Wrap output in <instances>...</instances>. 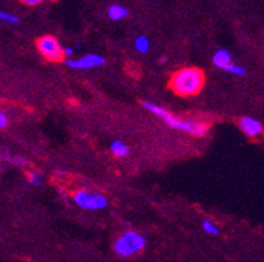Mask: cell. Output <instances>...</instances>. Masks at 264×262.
<instances>
[{
  "label": "cell",
  "mask_w": 264,
  "mask_h": 262,
  "mask_svg": "<svg viewBox=\"0 0 264 262\" xmlns=\"http://www.w3.org/2000/svg\"><path fill=\"white\" fill-rule=\"evenodd\" d=\"M205 84V75L197 67H184L170 79L171 90L183 97L199 95Z\"/></svg>",
  "instance_id": "6da1fadb"
},
{
  "label": "cell",
  "mask_w": 264,
  "mask_h": 262,
  "mask_svg": "<svg viewBox=\"0 0 264 262\" xmlns=\"http://www.w3.org/2000/svg\"><path fill=\"white\" fill-rule=\"evenodd\" d=\"M142 106L147 110V112L153 113L155 117L161 118L165 122L166 125L170 126L171 128H177V130L188 133V134L196 135V137H204L208 131V125L197 119H181L177 118L171 113H168L166 109L162 106L157 105L153 103H142Z\"/></svg>",
  "instance_id": "7a4b0ae2"
},
{
  "label": "cell",
  "mask_w": 264,
  "mask_h": 262,
  "mask_svg": "<svg viewBox=\"0 0 264 262\" xmlns=\"http://www.w3.org/2000/svg\"><path fill=\"white\" fill-rule=\"evenodd\" d=\"M146 237L137 231H125L113 244V250L120 257H132L145 249Z\"/></svg>",
  "instance_id": "3957f363"
},
{
  "label": "cell",
  "mask_w": 264,
  "mask_h": 262,
  "mask_svg": "<svg viewBox=\"0 0 264 262\" xmlns=\"http://www.w3.org/2000/svg\"><path fill=\"white\" fill-rule=\"evenodd\" d=\"M72 201L82 210L99 211L108 206V198L99 192L92 190H78L72 195Z\"/></svg>",
  "instance_id": "277c9868"
},
{
  "label": "cell",
  "mask_w": 264,
  "mask_h": 262,
  "mask_svg": "<svg viewBox=\"0 0 264 262\" xmlns=\"http://www.w3.org/2000/svg\"><path fill=\"white\" fill-rule=\"evenodd\" d=\"M37 49H39L40 54L45 57L48 61L59 62L65 57V48H62L61 43L53 35L41 37L37 41Z\"/></svg>",
  "instance_id": "5b68a950"
},
{
  "label": "cell",
  "mask_w": 264,
  "mask_h": 262,
  "mask_svg": "<svg viewBox=\"0 0 264 262\" xmlns=\"http://www.w3.org/2000/svg\"><path fill=\"white\" fill-rule=\"evenodd\" d=\"M105 64V59L104 57L99 54H86L82 58H78V59H67L66 61V66L70 68H74V70H91V68H97L101 67Z\"/></svg>",
  "instance_id": "8992f818"
},
{
  "label": "cell",
  "mask_w": 264,
  "mask_h": 262,
  "mask_svg": "<svg viewBox=\"0 0 264 262\" xmlns=\"http://www.w3.org/2000/svg\"><path fill=\"white\" fill-rule=\"evenodd\" d=\"M239 128L243 131V134L248 138L260 137L264 133V127L261 122L252 117H242L238 122Z\"/></svg>",
  "instance_id": "52a82bcc"
},
{
  "label": "cell",
  "mask_w": 264,
  "mask_h": 262,
  "mask_svg": "<svg viewBox=\"0 0 264 262\" xmlns=\"http://www.w3.org/2000/svg\"><path fill=\"white\" fill-rule=\"evenodd\" d=\"M213 64L217 68L225 70L229 64H232V54L225 49H219L213 55Z\"/></svg>",
  "instance_id": "ba28073f"
},
{
  "label": "cell",
  "mask_w": 264,
  "mask_h": 262,
  "mask_svg": "<svg viewBox=\"0 0 264 262\" xmlns=\"http://www.w3.org/2000/svg\"><path fill=\"white\" fill-rule=\"evenodd\" d=\"M128 16V10L125 7L120 6V4H113L109 7L108 10V17L113 21H120V20H124Z\"/></svg>",
  "instance_id": "9c48e42d"
},
{
  "label": "cell",
  "mask_w": 264,
  "mask_h": 262,
  "mask_svg": "<svg viewBox=\"0 0 264 262\" xmlns=\"http://www.w3.org/2000/svg\"><path fill=\"white\" fill-rule=\"evenodd\" d=\"M110 152L116 157H125L129 154V147L123 141H113L110 143Z\"/></svg>",
  "instance_id": "30bf717a"
},
{
  "label": "cell",
  "mask_w": 264,
  "mask_h": 262,
  "mask_svg": "<svg viewBox=\"0 0 264 262\" xmlns=\"http://www.w3.org/2000/svg\"><path fill=\"white\" fill-rule=\"evenodd\" d=\"M134 49L138 53H141V54L147 53L148 49H150V41H148L147 37H145V35H139V37H137L134 41Z\"/></svg>",
  "instance_id": "8fae6325"
},
{
  "label": "cell",
  "mask_w": 264,
  "mask_h": 262,
  "mask_svg": "<svg viewBox=\"0 0 264 262\" xmlns=\"http://www.w3.org/2000/svg\"><path fill=\"white\" fill-rule=\"evenodd\" d=\"M28 181H29L30 185L33 186H42L44 184V177L40 172H35V170H32V172L28 173Z\"/></svg>",
  "instance_id": "7c38bea8"
},
{
  "label": "cell",
  "mask_w": 264,
  "mask_h": 262,
  "mask_svg": "<svg viewBox=\"0 0 264 262\" xmlns=\"http://www.w3.org/2000/svg\"><path fill=\"white\" fill-rule=\"evenodd\" d=\"M226 72H229V74L235 75V76H245L247 74V71H246L245 67H242V66H238V64H229L228 67L225 68Z\"/></svg>",
  "instance_id": "4fadbf2b"
},
{
  "label": "cell",
  "mask_w": 264,
  "mask_h": 262,
  "mask_svg": "<svg viewBox=\"0 0 264 262\" xmlns=\"http://www.w3.org/2000/svg\"><path fill=\"white\" fill-rule=\"evenodd\" d=\"M201 226H203L204 232H206V234H208V235H212V236H214V235H218L219 234L218 227H217L216 224L213 223V222L204 221Z\"/></svg>",
  "instance_id": "5bb4252c"
},
{
  "label": "cell",
  "mask_w": 264,
  "mask_h": 262,
  "mask_svg": "<svg viewBox=\"0 0 264 262\" xmlns=\"http://www.w3.org/2000/svg\"><path fill=\"white\" fill-rule=\"evenodd\" d=\"M0 20L10 25H16L20 23V19L10 12H0Z\"/></svg>",
  "instance_id": "9a60e30c"
},
{
  "label": "cell",
  "mask_w": 264,
  "mask_h": 262,
  "mask_svg": "<svg viewBox=\"0 0 264 262\" xmlns=\"http://www.w3.org/2000/svg\"><path fill=\"white\" fill-rule=\"evenodd\" d=\"M7 160H10L11 163L15 164V165H20V166H26L28 165V161L24 159L23 156H7Z\"/></svg>",
  "instance_id": "2e32d148"
},
{
  "label": "cell",
  "mask_w": 264,
  "mask_h": 262,
  "mask_svg": "<svg viewBox=\"0 0 264 262\" xmlns=\"http://www.w3.org/2000/svg\"><path fill=\"white\" fill-rule=\"evenodd\" d=\"M8 126V117L4 112L0 113V128H6Z\"/></svg>",
  "instance_id": "e0dca14e"
},
{
  "label": "cell",
  "mask_w": 264,
  "mask_h": 262,
  "mask_svg": "<svg viewBox=\"0 0 264 262\" xmlns=\"http://www.w3.org/2000/svg\"><path fill=\"white\" fill-rule=\"evenodd\" d=\"M20 2L25 4V6L34 7V6H39V4H41L44 0H20Z\"/></svg>",
  "instance_id": "ac0fdd59"
},
{
  "label": "cell",
  "mask_w": 264,
  "mask_h": 262,
  "mask_svg": "<svg viewBox=\"0 0 264 262\" xmlns=\"http://www.w3.org/2000/svg\"><path fill=\"white\" fill-rule=\"evenodd\" d=\"M74 54V50L71 48H65V57H71V55Z\"/></svg>",
  "instance_id": "d6986e66"
}]
</instances>
